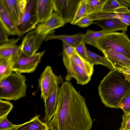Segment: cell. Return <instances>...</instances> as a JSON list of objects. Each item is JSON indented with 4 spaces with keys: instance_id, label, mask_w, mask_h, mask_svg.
<instances>
[{
    "instance_id": "6da1fadb",
    "label": "cell",
    "mask_w": 130,
    "mask_h": 130,
    "mask_svg": "<svg viewBox=\"0 0 130 130\" xmlns=\"http://www.w3.org/2000/svg\"><path fill=\"white\" fill-rule=\"evenodd\" d=\"M92 120L84 98L69 81L59 87L55 113L48 124L51 130H90Z\"/></svg>"
},
{
    "instance_id": "7a4b0ae2",
    "label": "cell",
    "mask_w": 130,
    "mask_h": 130,
    "mask_svg": "<svg viewBox=\"0 0 130 130\" xmlns=\"http://www.w3.org/2000/svg\"><path fill=\"white\" fill-rule=\"evenodd\" d=\"M98 89L101 101L106 106L118 109V105L126 92L130 90V83L124 73L113 69L103 78Z\"/></svg>"
},
{
    "instance_id": "3957f363",
    "label": "cell",
    "mask_w": 130,
    "mask_h": 130,
    "mask_svg": "<svg viewBox=\"0 0 130 130\" xmlns=\"http://www.w3.org/2000/svg\"><path fill=\"white\" fill-rule=\"evenodd\" d=\"M63 61L67 74L65 79L69 81L72 78L81 85L87 84L90 81L94 71V65L83 59L77 54L70 57L63 54Z\"/></svg>"
},
{
    "instance_id": "277c9868",
    "label": "cell",
    "mask_w": 130,
    "mask_h": 130,
    "mask_svg": "<svg viewBox=\"0 0 130 130\" xmlns=\"http://www.w3.org/2000/svg\"><path fill=\"white\" fill-rule=\"evenodd\" d=\"M26 80L24 75L14 72L0 80V99L16 101L25 96Z\"/></svg>"
},
{
    "instance_id": "5b68a950",
    "label": "cell",
    "mask_w": 130,
    "mask_h": 130,
    "mask_svg": "<svg viewBox=\"0 0 130 130\" xmlns=\"http://www.w3.org/2000/svg\"><path fill=\"white\" fill-rule=\"evenodd\" d=\"M126 32H114L107 34L97 41L95 47L102 52L112 51L130 58V39Z\"/></svg>"
},
{
    "instance_id": "8992f818",
    "label": "cell",
    "mask_w": 130,
    "mask_h": 130,
    "mask_svg": "<svg viewBox=\"0 0 130 130\" xmlns=\"http://www.w3.org/2000/svg\"><path fill=\"white\" fill-rule=\"evenodd\" d=\"M45 52V51H43L29 56L20 51L13 58L12 70L13 72L21 74L33 72L40 63Z\"/></svg>"
},
{
    "instance_id": "52a82bcc",
    "label": "cell",
    "mask_w": 130,
    "mask_h": 130,
    "mask_svg": "<svg viewBox=\"0 0 130 130\" xmlns=\"http://www.w3.org/2000/svg\"><path fill=\"white\" fill-rule=\"evenodd\" d=\"M36 0H27L25 11L17 24L19 37L35 28L39 23L36 11Z\"/></svg>"
},
{
    "instance_id": "ba28073f",
    "label": "cell",
    "mask_w": 130,
    "mask_h": 130,
    "mask_svg": "<svg viewBox=\"0 0 130 130\" xmlns=\"http://www.w3.org/2000/svg\"><path fill=\"white\" fill-rule=\"evenodd\" d=\"M80 0H52L54 10L65 24L71 23L75 17Z\"/></svg>"
},
{
    "instance_id": "9c48e42d",
    "label": "cell",
    "mask_w": 130,
    "mask_h": 130,
    "mask_svg": "<svg viewBox=\"0 0 130 130\" xmlns=\"http://www.w3.org/2000/svg\"><path fill=\"white\" fill-rule=\"evenodd\" d=\"M48 35L37 32L35 29L30 31L23 38L20 44V51L29 56L37 53Z\"/></svg>"
},
{
    "instance_id": "30bf717a",
    "label": "cell",
    "mask_w": 130,
    "mask_h": 130,
    "mask_svg": "<svg viewBox=\"0 0 130 130\" xmlns=\"http://www.w3.org/2000/svg\"><path fill=\"white\" fill-rule=\"evenodd\" d=\"M62 80L61 76H57L54 73L51 66H47L46 67L39 80L41 97L44 101L50 95L55 84L60 83Z\"/></svg>"
},
{
    "instance_id": "8fae6325",
    "label": "cell",
    "mask_w": 130,
    "mask_h": 130,
    "mask_svg": "<svg viewBox=\"0 0 130 130\" xmlns=\"http://www.w3.org/2000/svg\"><path fill=\"white\" fill-rule=\"evenodd\" d=\"M0 23L9 35L20 36L17 23L7 9L4 0H0Z\"/></svg>"
},
{
    "instance_id": "7c38bea8",
    "label": "cell",
    "mask_w": 130,
    "mask_h": 130,
    "mask_svg": "<svg viewBox=\"0 0 130 130\" xmlns=\"http://www.w3.org/2000/svg\"><path fill=\"white\" fill-rule=\"evenodd\" d=\"M65 24L62 18L55 12L47 19L38 24L35 29L38 33L48 35L52 31Z\"/></svg>"
},
{
    "instance_id": "4fadbf2b",
    "label": "cell",
    "mask_w": 130,
    "mask_h": 130,
    "mask_svg": "<svg viewBox=\"0 0 130 130\" xmlns=\"http://www.w3.org/2000/svg\"><path fill=\"white\" fill-rule=\"evenodd\" d=\"M60 83H57L54 85L51 93L44 101L45 107V115L43 119L47 125L51 121L56 110Z\"/></svg>"
},
{
    "instance_id": "5bb4252c",
    "label": "cell",
    "mask_w": 130,
    "mask_h": 130,
    "mask_svg": "<svg viewBox=\"0 0 130 130\" xmlns=\"http://www.w3.org/2000/svg\"><path fill=\"white\" fill-rule=\"evenodd\" d=\"M104 56L112 65L114 69L130 67V58L116 52L109 51L103 52Z\"/></svg>"
},
{
    "instance_id": "9a60e30c",
    "label": "cell",
    "mask_w": 130,
    "mask_h": 130,
    "mask_svg": "<svg viewBox=\"0 0 130 130\" xmlns=\"http://www.w3.org/2000/svg\"><path fill=\"white\" fill-rule=\"evenodd\" d=\"M93 24L99 26L109 33L119 30L126 32L128 28V26L120 19L116 18L100 20L94 22Z\"/></svg>"
},
{
    "instance_id": "2e32d148",
    "label": "cell",
    "mask_w": 130,
    "mask_h": 130,
    "mask_svg": "<svg viewBox=\"0 0 130 130\" xmlns=\"http://www.w3.org/2000/svg\"><path fill=\"white\" fill-rule=\"evenodd\" d=\"M54 10L52 0H36V11L39 23L48 19Z\"/></svg>"
},
{
    "instance_id": "e0dca14e",
    "label": "cell",
    "mask_w": 130,
    "mask_h": 130,
    "mask_svg": "<svg viewBox=\"0 0 130 130\" xmlns=\"http://www.w3.org/2000/svg\"><path fill=\"white\" fill-rule=\"evenodd\" d=\"M4 0L7 9L18 24L25 9L27 0Z\"/></svg>"
},
{
    "instance_id": "ac0fdd59",
    "label": "cell",
    "mask_w": 130,
    "mask_h": 130,
    "mask_svg": "<svg viewBox=\"0 0 130 130\" xmlns=\"http://www.w3.org/2000/svg\"><path fill=\"white\" fill-rule=\"evenodd\" d=\"M129 8L130 0H105L101 12L116 13Z\"/></svg>"
},
{
    "instance_id": "d6986e66",
    "label": "cell",
    "mask_w": 130,
    "mask_h": 130,
    "mask_svg": "<svg viewBox=\"0 0 130 130\" xmlns=\"http://www.w3.org/2000/svg\"><path fill=\"white\" fill-rule=\"evenodd\" d=\"M19 38L10 39L0 45V58L14 57L20 51V45L18 44Z\"/></svg>"
},
{
    "instance_id": "ffe728a7",
    "label": "cell",
    "mask_w": 130,
    "mask_h": 130,
    "mask_svg": "<svg viewBox=\"0 0 130 130\" xmlns=\"http://www.w3.org/2000/svg\"><path fill=\"white\" fill-rule=\"evenodd\" d=\"M84 34H77L73 35H48L45 38L46 41L52 40H58L70 46L75 47L83 38Z\"/></svg>"
},
{
    "instance_id": "44dd1931",
    "label": "cell",
    "mask_w": 130,
    "mask_h": 130,
    "mask_svg": "<svg viewBox=\"0 0 130 130\" xmlns=\"http://www.w3.org/2000/svg\"><path fill=\"white\" fill-rule=\"evenodd\" d=\"M39 116H36L29 121L21 124L13 130H49L48 125L41 121Z\"/></svg>"
},
{
    "instance_id": "7402d4cb",
    "label": "cell",
    "mask_w": 130,
    "mask_h": 130,
    "mask_svg": "<svg viewBox=\"0 0 130 130\" xmlns=\"http://www.w3.org/2000/svg\"><path fill=\"white\" fill-rule=\"evenodd\" d=\"M108 33L106 30L103 29L99 31L88 29L84 34L82 41L85 44L95 47L97 41L102 36Z\"/></svg>"
},
{
    "instance_id": "603a6c76",
    "label": "cell",
    "mask_w": 130,
    "mask_h": 130,
    "mask_svg": "<svg viewBox=\"0 0 130 130\" xmlns=\"http://www.w3.org/2000/svg\"><path fill=\"white\" fill-rule=\"evenodd\" d=\"M13 57L0 58V80L8 76L13 71L12 69Z\"/></svg>"
},
{
    "instance_id": "cb8c5ba5",
    "label": "cell",
    "mask_w": 130,
    "mask_h": 130,
    "mask_svg": "<svg viewBox=\"0 0 130 130\" xmlns=\"http://www.w3.org/2000/svg\"><path fill=\"white\" fill-rule=\"evenodd\" d=\"M87 53L90 63L94 65H101L106 67L110 71L114 69L112 65L105 56L98 55L87 48Z\"/></svg>"
},
{
    "instance_id": "d4e9b609",
    "label": "cell",
    "mask_w": 130,
    "mask_h": 130,
    "mask_svg": "<svg viewBox=\"0 0 130 130\" xmlns=\"http://www.w3.org/2000/svg\"><path fill=\"white\" fill-rule=\"evenodd\" d=\"M88 15L87 0H80L74 18L71 24L75 25L80 19Z\"/></svg>"
},
{
    "instance_id": "484cf974",
    "label": "cell",
    "mask_w": 130,
    "mask_h": 130,
    "mask_svg": "<svg viewBox=\"0 0 130 130\" xmlns=\"http://www.w3.org/2000/svg\"><path fill=\"white\" fill-rule=\"evenodd\" d=\"M105 0H87L89 15L101 12Z\"/></svg>"
},
{
    "instance_id": "4316f807",
    "label": "cell",
    "mask_w": 130,
    "mask_h": 130,
    "mask_svg": "<svg viewBox=\"0 0 130 130\" xmlns=\"http://www.w3.org/2000/svg\"><path fill=\"white\" fill-rule=\"evenodd\" d=\"M118 107L122 109L124 113L130 111V90L126 92Z\"/></svg>"
},
{
    "instance_id": "83f0119b",
    "label": "cell",
    "mask_w": 130,
    "mask_h": 130,
    "mask_svg": "<svg viewBox=\"0 0 130 130\" xmlns=\"http://www.w3.org/2000/svg\"><path fill=\"white\" fill-rule=\"evenodd\" d=\"M13 107V105L10 102L0 99V120L7 117Z\"/></svg>"
},
{
    "instance_id": "f1b7e54d",
    "label": "cell",
    "mask_w": 130,
    "mask_h": 130,
    "mask_svg": "<svg viewBox=\"0 0 130 130\" xmlns=\"http://www.w3.org/2000/svg\"><path fill=\"white\" fill-rule=\"evenodd\" d=\"M77 54L83 59L90 62V61L88 56L87 48L85 43L82 41L75 47Z\"/></svg>"
},
{
    "instance_id": "f546056e",
    "label": "cell",
    "mask_w": 130,
    "mask_h": 130,
    "mask_svg": "<svg viewBox=\"0 0 130 130\" xmlns=\"http://www.w3.org/2000/svg\"><path fill=\"white\" fill-rule=\"evenodd\" d=\"M21 125L12 123L8 120L7 117L0 120V130H13Z\"/></svg>"
},
{
    "instance_id": "4dcf8cb0",
    "label": "cell",
    "mask_w": 130,
    "mask_h": 130,
    "mask_svg": "<svg viewBox=\"0 0 130 130\" xmlns=\"http://www.w3.org/2000/svg\"><path fill=\"white\" fill-rule=\"evenodd\" d=\"M119 19L125 24L130 26V9L117 12Z\"/></svg>"
},
{
    "instance_id": "1f68e13d",
    "label": "cell",
    "mask_w": 130,
    "mask_h": 130,
    "mask_svg": "<svg viewBox=\"0 0 130 130\" xmlns=\"http://www.w3.org/2000/svg\"><path fill=\"white\" fill-rule=\"evenodd\" d=\"M119 130H129L130 128V111L124 113Z\"/></svg>"
},
{
    "instance_id": "d6a6232c",
    "label": "cell",
    "mask_w": 130,
    "mask_h": 130,
    "mask_svg": "<svg viewBox=\"0 0 130 130\" xmlns=\"http://www.w3.org/2000/svg\"><path fill=\"white\" fill-rule=\"evenodd\" d=\"M94 21L88 15L84 17L79 20L75 25L81 27H86L93 24Z\"/></svg>"
},
{
    "instance_id": "836d02e7",
    "label": "cell",
    "mask_w": 130,
    "mask_h": 130,
    "mask_svg": "<svg viewBox=\"0 0 130 130\" xmlns=\"http://www.w3.org/2000/svg\"><path fill=\"white\" fill-rule=\"evenodd\" d=\"M63 47V54L70 57L74 54H77L74 47L62 42Z\"/></svg>"
},
{
    "instance_id": "e575fe53",
    "label": "cell",
    "mask_w": 130,
    "mask_h": 130,
    "mask_svg": "<svg viewBox=\"0 0 130 130\" xmlns=\"http://www.w3.org/2000/svg\"><path fill=\"white\" fill-rule=\"evenodd\" d=\"M9 35L6 30L0 23V44H2L8 41Z\"/></svg>"
},
{
    "instance_id": "d590c367",
    "label": "cell",
    "mask_w": 130,
    "mask_h": 130,
    "mask_svg": "<svg viewBox=\"0 0 130 130\" xmlns=\"http://www.w3.org/2000/svg\"><path fill=\"white\" fill-rule=\"evenodd\" d=\"M118 70L121 73L130 75V67H125Z\"/></svg>"
},
{
    "instance_id": "8d00e7d4",
    "label": "cell",
    "mask_w": 130,
    "mask_h": 130,
    "mask_svg": "<svg viewBox=\"0 0 130 130\" xmlns=\"http://www.w3.org/2000/svg\"><path fill=\"white\" fill-rule=\"evenodd\" d=\"M126 80L130 83V75L124 74Z\"/></svg>"
},
{
    "instance_id": "74e56055",
    "label": "cell",
    "mask_w": 130,
    "mask_h": 130,
    "mask_svg": "<svg viewBox=\"0 0 130 130\" xmlns=\"http://www.w3.org/2000/svg\"><path fill=\"white\" fill-rule=\"evenodd\" d=\"M116 130H119V129Z\"/></svg>"
},
{
    "instance_id": "f35d334b",
    "label": "cell",
    "mask_w": 130,
    "mask_h": 130,
    "mask_svg": "<svg viewBox=\"0 0 130 130\" xmlns=\"http://www.w3.org/2000/svg\"><path fill=\"white\" fill-rule=\"evenodd\" d=\"M129 130H130V128H129Z\"/></svg>"
}]
</instances>
